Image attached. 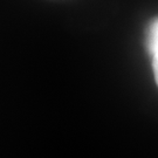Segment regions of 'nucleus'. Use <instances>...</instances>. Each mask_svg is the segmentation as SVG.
Here are the masks:
<instances>
[{"label": "nucleus", "mask_w": 158, "mask_h": 158, "mask_svg": "<svg viewBox=\"0 0 158 158\" xmlns=\"http://www.w3.org/2000/svg\"><path fill=\"white\" fill-rule=\"evenodd\" d=\"M147 46L148 51L152 56V69L156 83L158 85V18L153 20L148 29Z\"/></svg>", "instance_id": "f257e3e1"}]
</instances>
